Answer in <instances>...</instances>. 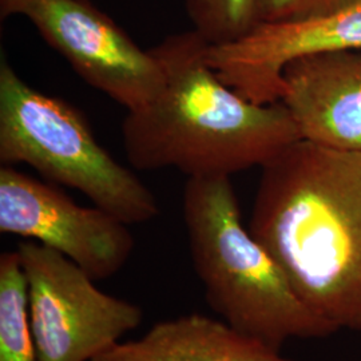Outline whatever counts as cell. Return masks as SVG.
Listing matches in <instances>:
<instances>
[{"label":"cell","mask_w":361,"mask_h":361,"mask_svg":"<svg viewBox=\"0 0 361 361\" xmlns=\"http://www.w3.org/2000/svg\"><path fill=\"white\" fill-rule=\"evenodd\" d=\"M261 169L249 231L310 310L361 332V152L298 140Z\"/></svg>","instance_id":"6da1fadb"},{"label":"cell","mask_w":361,"mask_h":361,"mask_svg":"<svg viewBox=\"0 0 361 361\" xmlns=\"http://www.w3.org/2000/svg\"><path fill=\"white\" fill-rule=\"evenodd\" d=\"M207 49L194 30L150 49L164 68L165 83L150 104L128 111L122 122L133 168L177 169L188 178L231 177L262 168L301 140L284 104L245 99L213 70Z\"/></svg>","instance_id":"7a4b0ae2"},{"label":"cell","mask_w":361,"mask_h":361,"mask_svg":"<svg viewBox=\"0 0 361 361\" xmlns=\"http://www.w3.org/2000/svg\"><path fill=\"white\" fill-rule=\"evenodd\" d=\"M183 222L210 310L235 331L281 350L340 329L298 296L271 253L245 228L231 177L188 178Z\"/></svg>","instance_id":"3957f363"},{"label":"cell","mask_w":361,"mask_h":361,"mask_svg":"<svg viewBox=\"0 0 361 361\" xmlns=\"http://www.w3.org/2000/svg\"><path fill=\"white\" fill-rule=\"evenodd\" d=\"M0 162L27 164L126 225L161 213L152 190L97 141L77 109L31 87L6 58L0 61Z\"/></svg>","instance_id":"277c9868"},{"label":"cell","mask_w":361,"mask_h":361,"mask_svg":"<svg viewBox=\"0 0 361 361\" xmlns=\"http://www.w3.org/2000/svg\"><path fill=\"white\" fill-rule=\"evenodd\" d=\"M28 289L38 361H92L143 320L140 305L107 295L62 253L26 240L18 245Z\"/></svg>","instance_id":"5b68a950"},{"label":"cell","mask_w":361,"mask_h":361,"mask_svg":"<svg viewBox=\"0 0 361 361\" xmlns=\"http://www.w3.org/2000/svg\"><path fill=\"white\" fill-rule=\"evenodd\" d=\"M23 16L79 77L128 111L150 104L164 87V68L150 49L89 0H35Z\"/></svg>","instance_id":"8992f818"},{"label":"cell","mask_w":361,"mask_h":361,"mask_svg":"<svg viewBox=\"0 0 361 361\" xmlns=\"http://www.w3.org/2000/svg\"><path fill=\"white\" fill-rule=\"evenodd\" d=\"M128 226L13 166L0 168V232L62 253L94 281L114 277L128 264L135 246Z\"/></svg>","instance_id":"52a82bcc"},{"label":"cell","mask_w":361,"mask_h":361,"mask_svg":"<svg viewBox=\"0 0 361 361\" xmlns=\"http://www.w3.org/2000/svg\"><path fill=\"white\" fill-rule=\"evenodd\" d=\"M361 50V0L317 18L259 23L244 38L207 49L219 77L253 104L280 102L285 66L300 56Z\"/></svg>","instance_id":"ba28073f"},{"label":"cell","mask_w":361,"mask_h":361,"mask_svg":"<svg viewBox=\"0 0 361 361\" xmlns=\"http://www.w3.org/2000/svg\"><path fill=\"white\" fill-rule=\"evenodd\" d=\"M285 104L301 140L361 152V50L300 56L281 74Z\"/></svg>","instance_id":"9c48e42d"},{"label":"cell","mask_w":361,"mask_h":361,"mask_svg":"<svg viewBox=\"0 0 361 361\" xmlns=\"http://www.w3.org/2000/svg\"><path fill=\"white\" fill-rule=\"evenodd\" d=\"M92 361H293L229 324L201 313L155 323L142 337L119 341Z\"/></svg>","instance_id":"30bf717a"},{"label":"cell","mask_w":361,"mask_h":361,"mask_svg":"<svg viewBox=\"0 0 361 361\" xmlns=\"http://www.w3.org/2000/svg\"><path fill=\"white\" fill-rule=\"evenodd\" d=\"M0 361H38L18 249L0 255Z\"/></svg>","instance_id":"8fae6325"},{"label":"cell","mask_w":361,"mask_h":361,"mask_svg":"<svg viewBox=\"0 0 361 361\" xmlns=\"http://www.w3.org/2000/svg\"><path fill=\"white\" fill-rule=\"evenodd\" d=\"M193 30L210 46L244 38L257 26V0H185Z\"/></svg>","instance_id":"7c38bea8"},{"label":"cell","mask_w":361,"mask_h":361,"mask_svg":"<svg viewBox=\"0 0 361 361\" xmlns=\"http://www.w3.org/2000/svg\"><path fill=\"white\" fill-rule=\"evenodd\" d=\"M353 0H257V22L286 23L317 18Z\"/></svg>","instance_id":"4fadbf2b"},{"label":"cell","mask_w":361,"mask_h":361,"mask_svg":"<svg viewBox=\"0 0 361 361\" xmlns=\"http://www.w3.org/2000/svg\"><path fill=\"white\" fill-rule=\"evenodd\" d=\"M35 0H0V15L8 18L11 15H23L27 7Z\"/></svg>","instance_id":"5bb4252c"}]
</instances>
